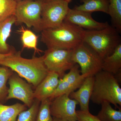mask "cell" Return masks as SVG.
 Wrapping results in <instances>:
<instances>
[{"label":"cell","mask_w":121,"mask_h":121,"mask_svg":"<svg viewBox=\"0 0 121 121\" xmlns=\"http://www.w3.org/2000/svg\"><path fill=\"white\" fill-rule=\"evenodd\" d=\"M21 53L20 51L16 52L13 49L8 56L0 59V65L10 68L35 88L49 71L44 63L43 56L26 59L21 56Z\"/></svg>","instance_id":"cell-1"},{"label":"cell","mask_w":121,"mask_h":121,"mask_svg":"<svg viewBox=\"0 0 121 121\" xmlns=\"http://www.w3.org/2000/svg\"><path fill=\"white\" fill-rule=\"evenodd\" d=\"M85 30L64 21L59 26L41 31V41L48 48L73 50L83 42Z\"/></svg>","instance_id":"cell-2"},{"label":"cell","mask_w":121,"mask_h":121,"mask_svg":"<svg viewBox=\"0 0 121 121\" xmlns=\"http://www.w3.org/2000/svg\"><path fill=\"white\" fill-rule=\"evenodd\" d=\"M90 100L99 105L106 101L117 108L121 106V88L114 75L102 70L94 76Z\"/></svg>","instance_id":"cell-3"},{"label":"cell","mask_w":121,"mask_h":121,"mask_svg":"<svg viewBox=\"0 0 121 121\" xmlns=\"http://www.w3.org/2000/svg\"><path fill=\"white\" fill-rule=\"evenodd\" d=\"M120 33L112 26L98 30H85L83 42L103 60L121 43Z\"/></svg>","instance_id":"cell-4"},{"label":"cell","mask_w":121,"mask_h":121,"mask_svg":"<svg viewBox=\"0 0 121 121\" xmlns=\"http://www.w3.org/2000/svg\"><path fill=\"white\" fill-rule=\"evenodd\" d=\"M72 58L80 66L81 74L85 78L94 76L102 70L103 60L83 42L73 49Z\"/></svg>","instance_id":"cell-5"},{"label":"cell","mask_w":121,"mask_h":121,"mask_svg":"<svg viewBox=\"0 0 121 121\" xmlns=\"http://www.w3.org/2000/svg\"><path fill=\"white\" fill-rule=\"evenodd\" d=\"M43 2L41 32L61 24L65 20L70 9L69 3L66 0H52Z\"/></svg>","instance_id":"cell-6"},{"label":"cell","mask_w":121,"mask_h":121,"mask_svg":"<svg viewBox=\"0 0 121 121\" xmlns=\"http://www.w3.org/2000/svg\"><path fill=\"white\" fill-rule=\"evenodd\" d=\"M43 2L41 0H28L17 2L15 15L16 19L15 24H25L28 27H33L36 31L41 32Z\"/></svg>","instance_id":"cell-7"},{"label":"cell","mask_w":121,"mask_h":121,"mask_svg":"<svg viewBox=\"0 0 121 121\" xmlns=\"http://www.w3.org/2000/svg\"><path fill=\"white\" fill-rule=\"evenodd\" d=\"M73 50L48 48L43 56L44 63L48 70L54 72L62 78L65 72L76 64L72 58Z\"/></svg>","instance_id":"cell-8"},{"label":"cell","mask_w":121,"mask_h":121,"mask_svg":"<svg viewBox=\"0 0 121 121\" xmlns=\"http://www.w3.org/2000/svg\"><path fill=\"white\" fill-rule=\"evenodd\" d=\"M8 81L9 87L6 101L13 99H17L30 108L35 99L31 85L26 82L16 73H13Z\"/></svg>","instance_id":"cell-9"},{"label":"cell","mask_w":121,"mask_h":121,"mask_svg":"<svg viewBox=\"0 0 121 121\" xmlns=\"http://www.w3.org/2000/svg\"><path fill=\"white\" fill-rule=\"evenodd\" d=\"M78 104L72 99L68 95H63L55 98L51 101L50 111L53 117L65 121H77L76 110Z\"/></svg>","instance_id":"cell-10"},{"label":"cell","mask_w":121,"mask_h":121,"mask_svg":"<svg viewBox=\"0 0 121 121\" xmlns=\"http://www.w3.org/2000/svg\"><path fill=\"white\" fill-rule=\"evenodd\" d=\"M79 66L76 64L60 79L57 88L49 99L51 101L55 98L63 95H68L79 89L82 84L85 78L81 74Z\"/></svg>","instance_id":"cell-11"},{"label":"cell","mask_w":121,"mask_h":121,"mask_svg":"<svg viewBox=\"0 0 121 121\" xmlns=\"http://www.w3.org/2000/svg\"><path fill=\"white\" fill-rule=\"evenodd\" d=\"M64 21L75 25L85 30H98L109 25L108 22H99L92 17L91 13L69 9Z\"/></svg>","instance_id":"cell-12"},{"label":"cell","mask_w":121,"mask_h":121,"mask_svg":"<svg viewBox=\"0 0 121 121\" xmlns=\"http://www.w3.org/2000/svg\"><path fill=\"white\" fill-rule=\"evenodd\" d=\"M59 76L54 72H48L45 78L36 87L34 91L35 99L41 102L49 99L58 85Z\"/></svg>","instance_id":"cell-13"},{"label":"cell","mask_w":121,"mask_h":121,"mask_svg":"<svg viewBox=\"0 0 121 121\" xmlns=\"http://www.w3.org/2000/svg\"><path fill=\"white\" fill-rule=\"evenodd\" d=\"M94 80V76L85 78L78 90L72 92L69 95L70 98L78 102L80 106V110L89 111V102L92 95Z\"/></svg>","instance_id":"cell-14"},{"label":"cell","mask_w":121,"mask_h":121,"mask_svg":"<svg viewBox=\"0 0 121 121\" xmlns=\"http://www.w3.org/2000/svg\"><path fill=\"white\" fill-rule=\"evenodd\" d=\"M16 21L15 16L13 15L0 22V54H9L13 50L7 43V40L11 35Z\"/></svg>","instance_id":"cell-15"},{"label":"cell","mask_w":121,"mask_h":121,"mask_svg":"<svg viewBox=\"0 0 121 121\" xmlns=\"http://www.w3.org/2000/svg\"><path fill=\"white\" fill-rule=\"evenodd\" d=\"M121 43L112 54L103 60L102 70L115 75L121 72Z\"/></svg>","instance_id":"cell-16"},{"label":"cell","mask_w":121,"mask_h":121,"mask_svg":"<svg viewBox=\"0 0 121 121\" xmlns=\"http://www.w3.org/2000/svg\"><path fill=\"white\" fill-rule=\"evenodd\" d=\"M81 2L82 4L75 6L74 9L90 13L100 12L108 14L109 0H81Z\"/></svg>","instance_id":"cell-17"},{"label":"cell","mask_w":121,"mask_h":121,"mask_svg":"<svg viewBox=\"0 0 121 121\" xmlns=\"http://www.w3.org/2000/svg\"><path fill=\"white\" fill-rule=\"evenodd\" d=\"M27 109L24 104L17 103L5 105L0 103V121H16L20 113Z\"/></svg>","instance_id":"cell-18"},{"label":"cell","mask_w":121,"mask_h":121,"mask_svg":"<svg viewBox=\"0 0 121 121\" xmlns=\"http://www.w3.org/2000/svg\"><path fill=\"white\" fill-rule=\"evenodd\" d=\"M17 31L21 35V39L23 48L33 49L35 53L43 52L37 47L39 37L32 31L26 28L24 26H22Z\"/></svg>","instance_id":"cell-19"},{"label":"cell","mask_w":121,"mask_h":121,"mask_svg":"<svg viewBox=\"0 0 121 121\" xmlns=\"http://www.w3.org/2000/svg\"><path fill=\"white\" fill-rule=\"evenodd\" d=\"M101 110L98 113L97 117L101 121H121V109L118 110L112 107L110 103L104 101L101 104Z\"/></svg>","instance_id":"cell-20"},{"label":"cell","mask_w":121,"mask_h":121,"mask_svg":"<svg viewBox=\"0 0 121 121\" xmlns=\"http://www.w3.org/2000/svg\"><path fill=\"white\" fill-rule=\"evenodd\" d=\"M14 72L6 67L0 66V103L6 101L9 88L7 82Z\"/></svg>","instance_id":"cell-21"},{"label":"cell","mask_w":121,"mask_h":121,"mask_svg":"<svg viewBox=\"0 0 121 121\" xmlns=\"http://www.w3.org/2000/svg\"><path fill=\"white\" fill-rule=\"evenodd\" d=\"M17 4L15 0H0V22L15 15Z\"/></svg>","instance_id":"cell-22"},{"label":"cell","mask_w":121,"mask_h":121,"mask_svg":"<svg viewBox=\"0 0 121 121\" xmlns=\"http://www.w3.org/2000/svg\"><path fill=\"white\" fill-rule=\"evenodd\" d=\"M40 103L38 99H35L30 108L20 113L17 121H36Z\"/></svg>","instance_id":"cell-23"},{"label":"cell","mask_w":121,"mask_h":121,"mask_svg":"<svg viewBox=\"0 0 121 121\" xmlns=\"http://www.w3.org/2000/svg\"><path fill=\"white\" fill-rule=\"evenodd\" d=\"M51 102L49 99L41 102L36 121H53L50 111Z\"/></svg>","instance_id":"cell-24"},{"label":"cell","mask_w":121,"mask_h":121,"mask_svg":"<svg viewBox=\"0 0 121 121\" xmlns=\"http://www.w3.org/2000/svg\"><path fill=\"white\" fill-rule=\"evenodd\" d=\"M77 121H101L97 117L88 111H76Z\"/></svg>","instance_id":"cell-25"},{"label":"cell","mask_w":121,"mask_h":121,"mask_svg":"<svg viewBox=\"0 0 121 121\" xmlns=\"http://www.w3.org/2000/svg\"><path fill=\"white\" fill-rule=\"evenodd\" d=\"M109 11L114 15L118 14L121 12V0H109Z\"/></svg>","instance_id":"cell-26"},{"label":"cell","mask_w":121,"mask_h":121,"mask_svg":"<svg viewBox=\"0 0 121 121\" xmlns=\"http://www.w3.org/2000/svg\"><path fill=\"white\" fill-rule=\"evenodd\" d=\"M10 52H9V53H10ZM9 54H0V59L4 58L6 57V56H8L9 54Z\"/></svg>","instance_id":"cell-27"},{"label":"cell","mask_w":121,"mask_h":121,"mask_svg":"<svg viewBox=\"0 0 121 121\" xmlns=\"http://www.w3.org/2000/svg\"><path fill=\"white\" fill-rule=\"evenodd\" d=\"M53 121H65L60 120V119H57L53 117Z\"/></svg>","instance_id":"cell-28"},{"label":"cell","mask_w":121,"mask_h":121,"mask_svg":"<svg viewBox=\"0 0 121 121\" xmlns=\"http://www.w3.org/2000/svg\"><path fill=\"white\" fill-rule=\"evenodd\" d=\"M15 0L18 2V1H22L28 0Z\"/></svg>","instance_id":"cell-29"},{"label":"cell","mask_w":121,"mask_h":121,"mask_svg":"<svg viewBox=\"0 0 121 121\" xmlns=\"http://www.w3.org/2000/svg\"><path fill=\"white\" fill-rule=\"evenodd\" d=\"M43 1H49L52 0H41ZM66 0L67 1V0Z\"/></svg>","instance_id":"cell-30"},{"label":"cell","mask_w":121,"mask_h":121,"mask_svg":"<svg viewBox=\"0 0 121 121\" xmlns=\"http://www.w3.org/2000/svg\"><path fill=\"white\" fill-rule=\"evenodd\" d=\"M72 0H67V1L69 3V2H70Z\"/></svg>","instance_id":"cell-31"}]
</instances>
